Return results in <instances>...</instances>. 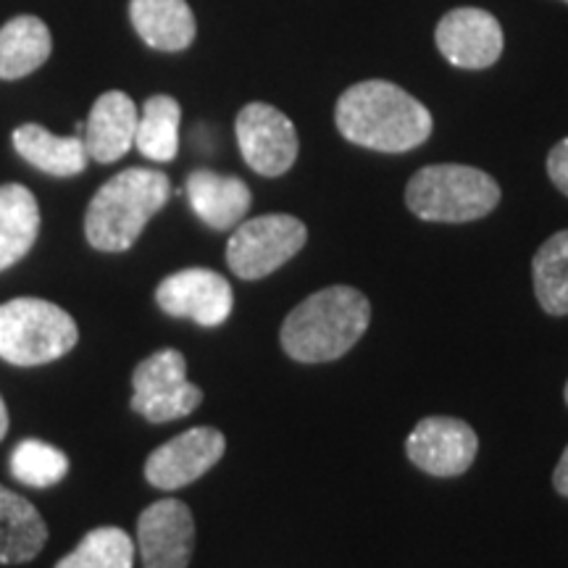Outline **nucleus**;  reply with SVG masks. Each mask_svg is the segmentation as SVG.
<instances>
[{"label":"nucleus","instance_id":"obj_1","mask_svg":"<svg viewBox=\"0 0 568 568\" xmlns=\"http://www.w3.org/2000/svg\"><path fill=\"white\" fill-rule=\"evenodd\" d=\"M335 122L353 145L379 153L414 151L432 134V113L426 105L385 80L347 88L337 101Z\"/></svg>","mask_w":568,"mask_h":568},{"label":"nucleus","instance_id":"obj_2","mask_svg":"<svg viewBox=\"0 0 568 568\" xmlns=\"http://www.w3.org/2000/svg\"><path fill=\"white\" fill-rule=\"evenodd\" d=\"M372 318L368 297L353 287H326L297 305L284 318L282 347L301 364L343 358L364 337Z\"/></svg>","mask_w":568,"mask_h":568},{"label":"nucleus","instance_id":"obj_3","mask_svg":"<svg viewBox=\"0 0 568 568\" xmlns=\"http://www.w3.org/2000/svg\"><path fill=\"white\" fill-rule=\"evenodd\" d=\"M172 197V182L155 169H124L98 190L84 213V234L95 251L124 253Z\"/></svg>","mask_w":568,"mask_h":568},{"label":"nucleus","instance_id":"obj_4","mask_svg":"<svg viewBox=\"0 0 568 568\" xmlns=\"http://www.w3.org/2000/svg\"><path fill=\"white\" fill-rule=\"evenodd\" d=\"M406 203L424 222H477L497 209L500 184L481 169L437 163V166H424L422 172L410 176Z\"/></svg>","mask_w":568,"mask_h":568},{"label":"nucleus","instance_id":"obj_5","mask_svg":"<svg viewBox=\"0 0 568 568\" xmlns=\"http://www.w3.org/2000/svg\"><path fill=\"white\" fill-rule=\"evenodd\" d=\"M80 339L74 318L51 301L17 297L0 305V358L13 366H42L63 358Z\"/></svg>","mask_w":568,"mask_h":568},{"label":"nucleus","instance_id":"obj_6","mask_svg":"<svg viewBox=\"0 0 568 568\" xmlns=\"http://www.w3.org/2000/svg\"><path fill=\"white\" fill-rule=\"evenodd\" d=\"M308 240L301 219L290 213H266L234 226L226 243V264L240 280H264L287 264Z\"/></svg>","mask_w":568,"mask_h":568},{"label":"nucleus","instance_id":"obj_7","mask_svg":"<svg viewBox=\"0 0 568 568\" xmlns=\"http://www.w3.org/2000/svg\"><path fill=\"white\" fill-rule=\"evenodd\" d=\"M132 410L151 424L190 416L201 406L203 393L187 379V361L180 351H159L132 374Z\"/></svg>","mask_w":568,"mask_h":568},{"label":"nucleus","instance_id":"obj_8","mask_svg":"<svg viewBox=\"0 0 568 568\" xmlns=\"http://www.w3.org/2000/svg\"><path fill=\"white\" fill-rule=\"evenodd\" d=\"M240 153L261 176H280L297 159L295 124L268 103H247L234 122Z\"/></svg>","mask_w":568,"mask_h":568},{"label":"nucleus","instance_id":"obj_9","mask_svg":"<svg viewBox=\"0 0 568 568\" xmlns=\"http://www.w3.org/2000/svg\"><path fill=\"white\" fill-rule=\"evenodd\" d=\"M163 314L190 318L201 326H219L232 316V284L211 268H184L166 276L155 290Z\"/></svg>","mask_w":568,"mask_h":568},{"label":"nucleus","instance_id":"obj_10","mask_svg":"<svg viewBox=\"0 0 568 568\" xmlns=\"http://www.w3.org/2000/svg\"><path fill=\"white\" fill-rule=\"evenodd\" d=\"M226 450V439L213 426H195L169 439L148 456L145 479L159 489H180L193 485L219 464Z\"/></svg>","mask_w":568,"mask_h":568},{"label":"nucleus","instance_id":"obj_11","mask_svg":"<svg viewBox=\"0 0 568 568\" xmlns=\"http://www.w3.org/2000/svg\"><path fill=\"white\" fill-rule=\"evenodd\" d=\"M477 450V432L450 416L422 418L406 443L408 458L432 477H458L474 464Z\"/></svg>","mask_w":568,"mask_h":568},{"label":"nucleus","instance_id":"obj_12","mask_svg":"<svg viewBox=\"0 0 568 568\" xmlns=\"http://www.w3.org/2000/svg\"><path fill=\"white\" fill-rule=\"evenodd\" d=\"M138 545L145 568H187L195 550L190 508L174 497L148 506L138 521Z\"/></svg>","mask_w":568,"mask_h":568},{"label":"nucleus","instance_id":"obj_13","mask_svg":"<svg viewBox=\"0 0 568 568\" xmlns=\"http://www.w3.org/2000/svg\"><path fill=\"white\" fill-rule=\"evenodd\" d=\"M435 40L443 59L458 69L493 67L506 45L500 21L489 11L471 9V6L447 11L439 19Z\"/></svg>","mask_w":568,"mask_h":568},{"label":"nucleus","instance_id":"obj_14","mask_svg":"<svg viewBox=\"0 0 568 568\" xmlns=\"http://www.w3.org/2000/svg\"><path fill=\"white\" fill-rule=\"evenodd\" d=\"M138 105L126 92H103L92 105L88 124H84V148L98 163H113L130 153L138 132Z\"/></svg>","mask_w":568,"mask_h":568},{"label":"nucleus","instance_id":"obj_15","mask_svg":"<svg viewBox=\"0 0 568 568\" xmlns=\"http://www.w3.org/2000/svg\"><path fill=\"white\" fill-rule=\"evenodd\" d=\"M187 201L195 216L211 230H234L251 209V187L240 176H224L209 169H197L187 176Z\"/></svg>","mask_w":568,"mask_h":568},{"label":"nucleus","instance_id":"obj_16","mask_svg":"<svg viewBox=\"0 0 568 568\" xmlns=\"http://www.w3.org/2000/svg\"><path fill=\"white\" fill-rule=\"evenodd\" d=\"M134 32L148 48L176 53L195 40V13L187 0H130Z\"/></svg>","mask_w":568,"mask_h":568},{"label":"nucleus","instance_id":"obj_17","mask_svg":"<svg viewBox=\"0 0 568 568\" xmlns=\"http://www.w3.org/2000/svg\"><path fill=\"white\" fill-rule=\"evenodd\" d=\"M45 542L48 527L38 508L27 497L0 485V564H30Z\"/></svg>","mask_w":568,"mask_h":568},{"label":"nucleus","instance_id":"obj_18","mask_svg":"<svg viewBox=\"0 0 568 568\" xmlns=\"http://www.w3.org/2000/svg\"><path fill=\"white\" fill-rule=\"evenodd\" d=\"M13 148L27 163L51 176H77L84 172L90 161L80 134L59 138L40 124H21L13 132Z\"/></svg>","mask_w":568,"mask_h":568},{"label":"nucleus","instance_id":"obj_19","mask_svg":"<svg viewBox=\"0 0 568 568\" xmlns=\"http://www.w3.org/2000/svg\"><path fill=\"white\" fill-rule=\"evenodd\" d=\"M40 232V209L21 184L0 187V272L19 264L32 251Z\"/></svg>","mask_w":568,"mask_h":568},{"label":"nucleus","instance_id":"obj_20","mask_svg":"<svg viewBox=\"0 0 568 568\" xmlns=\"http://www.w3.org/2000/svg\"><path fill=\"white\" fill-rule=\"evenodd\" d=\"M53 38L45 21L17 17L0 27V80H21L51 59Z\"/></svg>","mask_w":568,"mask_h":568},{"label":"nucleus","instance_id":"obj_21","mask_svg":"<svg viewBox=\"0 0 568 568\" xmlns=\"http://www.w3.org/2000/svg\"><path fill=\"white\" fill-rule=\"evenodd\" d=\"M182 109L172 95L148 98L138 116L134 148L155 163H169L180 151Z\"/></svg>","mask_w":568,"mask_h":568},{"label":"nucleus","instance_id":"obj_22","mask_svg":"<svg viewBox=\"0 0 568 568\" xmlns=\"http://www.w3.org/2000/svg\"><path fill=\"white\" fill-rule=\"evenodd\" d=\"M537 301L550 316H568V230L545 240L531 261Z\"/></svg>","mask_w":568,"mask_h":568},{"label":"nucleus","instance_id":"obj_23","mask_svg":"<svg viewBox=\"0 0 568 568\" xmlns=\"http://www.w3.org/2000/svg\"><path fill=\"white\" fill-rule=\"evenodd\" d=\"M132 537L119 527L92 529L55 568H132Z\"/></svg>","mask_w":568,"mask_h":568},{"label":"nucleus","instance_id":"obj_24","mask_svg":"<svg viewBox=\"0 0 568 568\" xmlns=\"http://www.w3.org/2000/svg\"><path fill=\"white\" fill-rule=\"evenodd\" d=\"M69 458L59 447L42 443V439H24L13 447L11 474L13 479L27 487H53L67 477Z\"/></svg>","mask_w":568,"mask_h":568},{"label":"nucleus","instance_id":"obj_25","mask_svg":"<svg viewBox=\"0 0 568 568\" xmlns=\"http://www.w3.org/2000/svg\"><path fill=\"white\" fill-rule=\"evenodd\" d=\"M548 176L560 193L568 195V138L552 145L548 153Z\"/></svg>","mask_w":568,"mask_h":568},{"label":"nucleus","instance_id":"obj_26","mask_svg":"<svg viewBox=\"0 0 568 568\" xmlns=\"http://www.w3.org/2000/svg\"><path fill=\"white\" fill-rule=\"evenodd\" d=\"M552 485L564 497H568V447L564 450V456H560L558 466H556V474H552Z\"/></svg>","mask_w":568,"mask_h":568},{"label":"nucleus","instance_id":"obj_27","mask_svg":"<svg viewBox=\"0 0 568 568\" xmlns=\"http://www.w3.org/2000/svg\"><path fill=\"white\" fill-rule=\"evenodd\" d=\"M6 432H9V410H6L3 397H0V439L6 437Z\"/></svg>","mask_w":568,"mask_h":568},{"label":"nucleus","instance_id":"obj_28","mask_svg":"<svg viewBox=\"0 0 568 568\" xmlns=\"http://www.w3.org/2000/svg\"><path fill=\"white\" fill-rule=\"evenodd\" d=\"M566 403H568V382H566Z\"/></svg>","mask_w":568,"mask_h":568},{"label":"nucleus","instance_id":"obj_29","mask_svg":"<svg viewBox=\"0 0 568 568\" xmlns=\"http://www.w3.org/2000/svg\"><path fill=\"white\" fill-rule=\"evenodd\" d=\"M560 3H568V0H560Z\"/></svg>","mask_w":568,"mask_h":568}]
</instances>
